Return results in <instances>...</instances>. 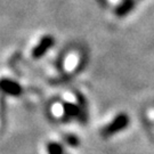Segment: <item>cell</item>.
Here are the masks:
<instances>
[{
	"instance_id": "1",
	"label": "cell",
	"mask_w": 154,
	"mask_h": 154,
	"mask_svg": "<svg viewBox=\"0 0 154 154\" xmlns=\"http://www.w3.org/2000/svg\"><path fill=\"white\" fill-rule=\"evenodd\" d=\"M129 125V116H127L126 113H119L118 116L110 122L107 126L105 127L102 130V136L103 137H110L118 134L119 131H121L123 129H126Z\"/></svg>"
},
{
	"instance_id": "2",
	"label": "cell",
	"mask_w": 154,
	"mask_h": 154,
	"mask_svg": "<svg viewBox=\"0 0 154 154\" xmlns=\"http://www.w3.org/2000/svg\"><path fill=\"white\" fill-rule=\"evenodd\" d=\"M0 91L6 95L13 96V97H18L20 95H22L23 88L15 80L2 78V79H0Z\"/></svg>"
},
{
	"instance_id": "3",
	"label": "cell",
	"mask_w": 154,
	"mask_h": 154,
	"mask_svg": "<svg viewBox=\"0 0 154 154\" xmlns=\"http://www.w3.org/2000/svg\"><path fill=\"white\" fill-rule=\"evenodd\" d=\"M55 44V39L51 35H45L44 38L39 41V44L33 48L32 50V57L38 60L48 51V50L54 46Z\"/></svg>"
},
{
	"instance_id": "4",
	"label": "cell",
	"mask_w": 154,
	"mask_h": 154,
	"mask_svg": "<svg viewBox=\"0 0 154 154\" xmlns=\"http://www.w3.org/2000/svg\"><path fill=\"white\" fill-rule=\"evenodd\" d=\"M77 95V99H78V105H79V109H80V113L78 116V119L79 121L81 122L82 125H85L87 122V119H88V106H87V100L85 98L82 94L80 93H75Z\"/></svg>"
},
{
	"instance_id": "5",
	"label": "cell",
	"mask_w": 154,
	"mask_h": 154,
	"mask_svg": "<svg viewBox=\"0 0 154 154\" xmlns=\"http://www.w3.org/2000/svg\"><path fill=\"white\" fill-rule=\"evenodd\" d=\"M135 6H136V0H123L121 4L116 7V15L118 17L127 16L135 8Z\"/></svg>"
},
{
	"instance_id": "6",
	"label": "cell",
	"mask_w": 154,
	"mask_h": 154,
	"mask_svg": "<svg viewBox=\"0 0 154 154\" xmlns=\"http://www.w3.org/2000/svg\"><path fill=\"white\" fill-rule=\"evenodd\" d=\"M63 110H64V116H65L66 120H70L71 118L78 116H79V113H80L79 105L70 103V102H65V103H63Z\"/></svg>"
},
{
	"instance_id": "7",
	"label": "cell",
	"mask_w": 154,
	"mask_h": 154,
	"mask_svg": "<svg viewBox=\"0 0 154 154\" xmlns=\"http://www.w3.org/2000/svg\"><path fill=\"white\" fill-rule=\"evenodd\" d=\"M47 153L48 154H63V147L58 143H48L47 144Z\"/></svg>"
},
{
	"instance_id": "8",
	"label": "cell",
	"mask_w": 154,
	"mask_h": 154,
	"mask_svg": "<svg viewBox=\"0 0 154 154\" xmlns=\"http://www.w3.org/2000/svg\"><path fill=\"white\" fill-rule=\"evenodd\" d=\"M63 138H64V140L66 143L69 145H71V146H78L79 145V138L77 136H74V135H65Z\"/></svg>"
}]
</instances>
